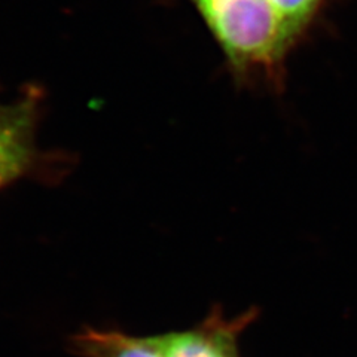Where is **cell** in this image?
<instances>
[{
  "instance_id": "3957f363",
  "label": "cell",
  "mask_w": 357,
  "mask_h": 357,
  "mask_svg": "<svg viewBox=\"0 0 357 357\" xmlns=\"http://www.w3.org/2000/svg\"><path fill=\"white\" fill-rule=\"evenodd\" d=\"M253 316L223 319L216 310L194 329L160 335L164 357H240L238 337Z\"/></svg>"
},
{
  "instance_id": "6da1fadb",
  "label": "cell",
  "mask_w": 357,
  "mask_h": 357,
  "mask_svg": "<svg viewBox=\"0 0 357 357\" xmlns=\"http://www.w3.org/2000/svg\"><path fill=\"white\" fill-rule=\"evenodd\" d=\"M237 79L280 85L298 36L270 0H191Z\"/></svg>"
},
{
  "instance_id": "5b68a950",
  "label": "cell",
  "mask_w": 357,
  "mask_h": 357,
  "mask_svg": "<svg viewBox=\"0 0 357 357\" xmlns=\"http://www.w3.org/2000/svg\"><path fill=\"white\" fill-rule=\"evenodd\" d=\"M270 2L278 9L299 39L317 15L325 0H270Z\"/></svg>"
},
{
  "instance_id": "277c9868",
  "label": "cell",
  "mask_w": 357,
  "mask_h": 357,
  "mask_svg": "<svg viewBox=\"0 0 357 357\" xmlns=\"http://www.w3.org/2000/svg\"><path fill=\"white\" fill-rule=\"evenodd\" d=\"M73 347L84 357H164L160 335L131 337L115 331L86 329L73 338Z\"/></svg>"
},
{
  "instance_id": "7a4b0ae2",
  "label": "cell",
  "mask_w": 357,
  "mask_h": 357,
  "mask_svg": "<svg viewBox=\"0 0 357 357\" xmlns=\"http://www.w3.org/2000/svg\"><path fill=\"white\" fill-rule=\"evenodd\" d=\"M38 98L0 103V189L24 176L36 158Z\"/></svg>"
}]
</instances>
